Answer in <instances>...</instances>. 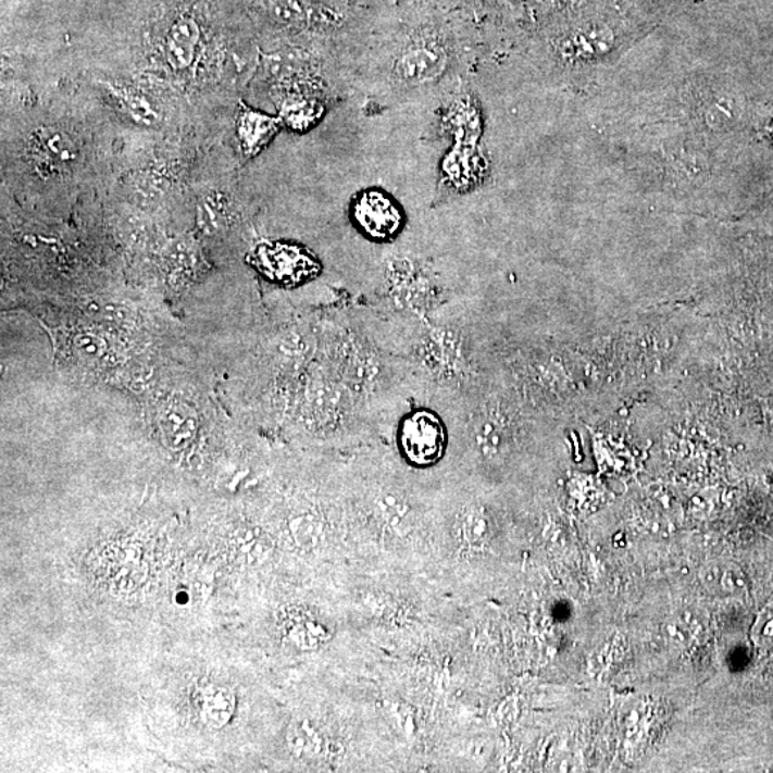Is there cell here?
<instances>
[{
	"mask_svg": "<svg viewBox=\"0 0 773 773\" xmlns=\"http://www.w3.org/2000/svg\"><path fill=\"white\" fill-rule=\"evenodd\" d=\"M224 201L225 200H223V197L211 196L202 202L201 220L203 225H207V227L210 228H216L220 227V225H223V220L225 216Z\"/></svg>",
	"mask_w": 773,
	"mask_h": 773,
	"instance_id": "16",
	"label": "cell"
},
{
	"mask_svg": "<svg viewBox=\"0 0 773 773\" xmlns=\"http://www.w3.org/2000/svg\"><path fill=\"white\" fill-rule=\"evenodd\" d=\"M745 574L736 564H723L721 581L716 594L726 596H740L746 591Z\"/></svg>",
	"mask_w": 773,
	"mask_h": 773,
	"instance_id": "15",
	"label": "cell"
},
{
	"mask_svg": "<svg viewBox=\"0 0 773 773\" xmlns=\"http://www.w3.org/2000/svg\"><path fill=\"white\" fill-rule=\"evenodd\" d=\"M487 174L488 161L481 145H450L438 171V194L441 197L464 196L481 187Z\"/></svg>",
	"mask_w": 773,
	"mask_h": 773,
	"instance_id": "3",
	"label": "cell"
},
{
	"mask_svg": "<svg viewBox=\"0 0 773 773\" xmlns=\"http://www.w3.org/2000/svg\"><path fill=\"white\" fill-rule=\"evenodd\" d=\"M32 152L40 166L58 171L74 165L79 155L74 139L55 128L39 130L35 135Z\"/></svg>",
	"mask_w": 773,
	"mask_h": 773,
	"instance_id": "9",
	"label": "cell"
},
{
	"mask_svg": "<svg viewBox=\"0 0 773 773\" xmlns=\"http://www.w3.org/2000/svg\"><path fill=\"white\" fill-rule=\"evenodd\" d=\"M201 30L192 17H180L171 26L165 40V57L172 70L187 71L197 61Z\"/></svg>",
	"mask_w": 773,
	"mask_h": 773,
	"instance_id": "8",
	"label": "cell"
},
{
	"mask_svg": "<svg viewBox=\"0 0 773 773\" xmlns=\"http://www.w3.org/2000/svg\"><path fill=\"white\" fill-rule=\"evenodd\" d=\"M399 17L367 26L351 61V89L369 108L446 97L467 80L474 52L469 21L428 0H411Z\"/></svg>",
	"mask_w": 773,
	"mask_h": 773,
	"instance_id": "1",
	"label": "cell"
},
{
	"mask_svg": "<svg viewBox=\"0 0 773 773\" xmlns=\"http://www.w3.org/2000/svg\"><path fill=\"white\" fill-rule=\"evenodd\" d=\"M254 260L274 282L298 284L319 274V262L304 248L286 242H266L257 247Z\"/></svg>",
	"mask_w": 773,
	"mask_h": 773,
	"instance_id": "5",
	"label": "cell"
},
{
	"mask_svg": "<svg viewBox=\"0 0 773 773\" xmlns=\"http://www.w3.org/2000/svg\"><path fill=\"white\" fill-rule=\"evenodd\" d=\"M437 133L451 145H481L483 114L477 95L470 88L469 79L456 86L441 99Z\"/></svg>",
	"mask_w": 773,
	"mask_h": 773,
	"instance_id": "2",
	"label": "cell"
},
{
	"mask_svg": "<svg viewBox=\"0 0 773 773\" xmlns=\"http://www.w3.org/2000/svg\"><path fill=\"white\" fill-rule=\"evenodd\" d=\"M401 447L411 463H436L445 451L446 433L440 420L428 411H415L402 423Z\"/></svg>",
	"mask_w": 773,
	"mask_h": 773,
	"instance_id": "6",
	"label": "cell"
},
{
	"mask_svg": "<svg viewBox=\"0 0 773 773\" xmlns=\"http://www.w3.org/2000/svg\"><path fill=\"white\" fill-rule=\"evenodd\" d=\"M327 111V99L313 93H288L279 101L283 125L294 133H307Z\"/></svg>",
	"mask_w": 773,
	"mask_h": 773,
	"instance_id": "10",
	"label": "cell"
},
{
	"mask_svg": "<svg viewBox=\"0 0 773 773\" xmlns=\"http://www.w3.org/2000/svg\"><path fill=\"white\" fill-rule=\"evenodd\" d=\"M162 432L171 447H179L194 433V420L180 409L166 410L161 422Z\"/></svg>",
	"mask_w": 773,
	"mask_h": 773,
	"instance_id": "13",
	"label": "cell"
},
{
	"mask_svg": "<svg viewBox=\"0 0 773 773\" xmlns=\"http://www.w3.org/2000/svg\"><path fill=\"white\" fill-rule=\"evenodd\" d=\"M750 635H752L753 644L758 648H773V601L758 613Z\"/></svg>",
	"mask_w": 773,
	"mask_h": 773,
	"instance_id": "14",
	"label": "cell"
},
{
	"mask_svg": "<svg viewBox=\"0 0 773 773\" xmlns=\"http://www.w3.org/2000/svg\"><path fill=\"white\" fill-rule=\"evenodd\" d=\"M351 215L357 227L375 241L395 238L404 225V214L399 203L377 188L365 189L356 197Z\"/></svg>",
	"mask_w": 773,
	"mask_h": 773,
	"instance_id": "4",
	"label": "cell"
},
{
	"mask_svg": "<svg viewBox=\"0 0 773 773\" xmlns=\"http://www.w3.org/2000/svg\"><path fill=\"white\" fill-rule=\"evenodd\" d=\"M279 116L265 114L255 108L241 105L237 117V138L244 157L254 158L273 141L282 129Z\"/></svg>",
	"mask_w": 773,
	"mask_h": 773,
	"instance_id": "7",
	"label": "cell"
},
{
	"mask_svg": "<svg viewBox=\"0 0 773 773\" xmlns=\"http://www.w3.org/2000/svg\"><path fill=\"white\" fill-rule=\"evenodd\" d=\"M198 711L203 725L220 730L233 719L235 711L234 691L225 685H210L203 689L198 702Z\"/></svg>",
	"mask_w": 773,
	"mask_h": 773,
	"instance_id": "11",
	"label": "cell"
},
{
	"mask_svg": "<svg viewBox=\"0 0 773 773\" xmlns=\"http://www.w3.org/2000/svg\"><path fill=\"white\" fill-rule=\"evenodd\" d=\"M112 93H114L116 101L120 102L122 110L138 124L152 126L160 121V112H158L155 103L141 90L117 85L112 88Z\"/></svg>",
	"mask_w": 773,
	"mask_h": 773,
	"instance_id": "12",
	"label": "cell"
}]
</instances>
